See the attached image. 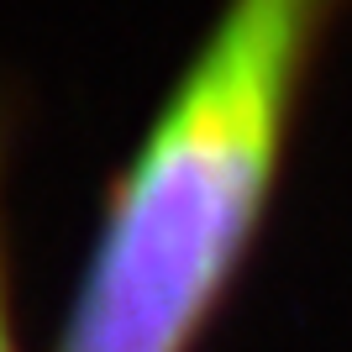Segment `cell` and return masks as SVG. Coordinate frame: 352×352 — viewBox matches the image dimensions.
<instances>
[{
    "mask_svg": "<svg viewBox=\"0 0 352 352\" xmlns=\"http://www.w3.org/2000/svg\"><path fill=\"white\" fill-rule=\"evenodd\" d=\"M331 0H226L137 137L53 352H190L232 284L289 142Z\"/></svg>",
    "mask_w": 352,
    "mask_h": 352,
    "instance_id": "cell-1",
    "label": "cell"
},
{
    "mask_svg": "<svg viewBox=\"0 0 352 352\" xmlns=\"http://www.w3.org/2000/svg\"><path fill=\"white\" fill-rule=\"evenodd\" d=\"M0 352H21L16 321H11V294H6V252H0Z\"/></svg>",
    "mask_w": 352,
    "mask_h": 352,
    "instance_id": "cell-2",
    "label": "cell"
}]
</instances>
